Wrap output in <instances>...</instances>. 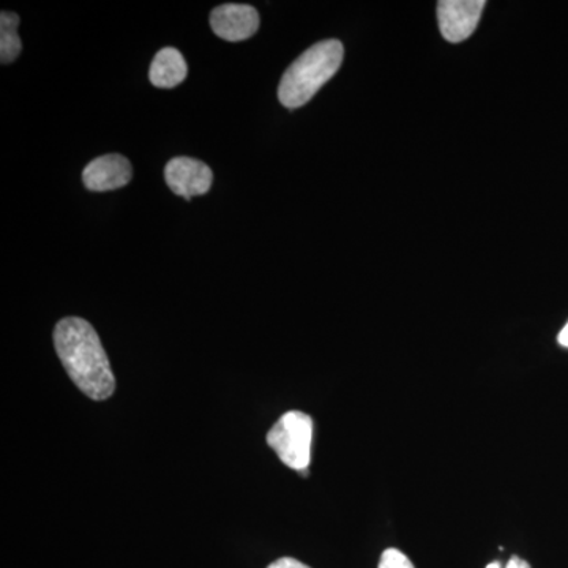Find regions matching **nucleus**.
Here are the masks:
<instances>
[{
    "label": "nucleus",
    "mask_w": 568,
    "mask_h": 568,
    "mask_svg": "<svg viewBox=\"0 0 568 568\" xmlns=\"http://www.w3.org/2000/svg\"><path fill=\"white\" fill-rule=\"evenodd\" d=\"M55 353L71 381L95 402L115 390L114 373L95 328L81 317H65L54 328Z\"/></svg>",
    "instance_id": "obj_1"
},
{
    "label": "nucleus",
    "mask_w": 568,
    "mask_h": 568,
    "mask_svg": "<svg viewBox=\"0 0 568 568\" xmlns=\"http://www.w3.org/2000/svg\"><path fill=\"white\" fill-rule=\"evenodd\" d=\"M345 55L342 41L324 40L313 44L284 71L278 99L284 108L295 110L308 103L321 88L334 78Z\"/></svg>",
    "instance_id": "obj_2"
},
{
    "label": "nucleus",
    "mask_w": 568,
    "mask_h": 568,
    "mask_svg": "<svg viewBox=\"0 0 568 568\" xmlns=\"http://www.w3.org/2000/svg\"><path fill=\"white\" fill-rule=\"evenodd\" d=\"M267 444L283 465L306 474L312 462V417L301 410H290L272 426L267 433Z\"/></svg>",
    "instance_id": "obj_3"
},
{
    "label": "nucleus",
    "mask_w": 568,
    "mask_h": 568,
    "mask_svg": "<svg viewBox=\"0 0 568 568\" xmlns=\"http://www.w3.org/2000/svg\"><path fill=\"white\" fill-rule=\"evenodd\" d=\"M487 2L484 0H440L437 20L440 33L450 43H462L476 31Z\"/></svg>",
    "instance_id": "obj_4"
},
{
    "label": "nucleus",
    "mask_w": 568,
    "mask_h": 568,
    "mask_svg": "<svg viewBox=\"0 0 568 568\" xmlns=\"http://www.w3.org/2000/svg\"><path fill=\"white\" fill-rule=\"evenodd\" d=\"M164 179L171 192L186 201L193 196L209 193L212 189L213 173L207 164L189 156H175L164 168Z\"/></svg>",
    "instance_id": "obj_5"
},
{
    "label": "nucleus",
    "mask_w": 568,
    "mask_h": 568,
    "mask_svg": "<svg viewBox=\"0 0 568 568\" xmlns=\"http://www.w3.org/2000/svg\"><path fill=\"white\" fill-rule=\"evenodd\" d=\"M260 13L244 3H224L211 13L212 31L226 41H244L260 29Z\"/></svg>",
    "instance_id": "obj_6"
},
{
    "label": "nucleus",
    "mask_w": 568,
    "mask_h": 568,
    "mask_svg": "<svg viewBox=\"0 0 568 568\" xmlns=\"http://www.w3.org/2000/svg\"><path fill=\"white\" fill-rule=\"evenodd\" d=\"M132 164L119 153L99 156L82 171V182L91 192H111V190L122 189L132 181Z\"/></svg>",
    "instance_id": "obj_7"
},
{
    "label": "nucleus",
    "mask_w": 568,
    "mask_h": 568,
    "mask_svg": "<svg viewBox=\"0 0 568 568\" xmlns=\"http://www.w3.org/2000/svg\"><path fill=\"white\" fill-rule=\"evenodd\" d=\"M186 74H189V67L181 51L175 48H163L153 58L149 80L155 88L173 89L185 81Z\"/></svg>",
    "instance_id": "obj_8"
},
{
    "label": "nucleus",
    "mask_w": 568,
    "mask_h": 568,
    "mask_svg": "<svg viewBox=\"0 0 568 568\" xmlns=\"http://www.w3.org/2000/svg\"><path fill=\"white\" fill-rule=\"evenodd\" d=\"M20 17L13 11L3 10L0 14V61L3 65L17 61L22 50L21 39L18 36Z\"/></svg>",
    "instance_id": "obj_9"
},
{
    "label": "nucleus",
    "mask_w": 568,
    "mask_h": 568,
    "mask_svg": "<svg viewBox=\"0 0 568 568\" xmlns=\"http://www.w3.org/2000/svg\"><path fill=\"white\" fill-rule=\"evenodd\" d=\"M379 568H416L406 555L399 549L388 548L383 552L379 560Z\"/></svg>",
    "instance_id": "obj_10"
},
{
    "label": "nucleus",
    "mask_w": 568,
    "mask_h": 568,
    "mask_svg": "<svg viewBox=\"0 0 568 568\" xmlns=\"http://www.w3.org/2000/svg\"><path fill=\"white\" fill-rule=\"evenodd\" d=\"M267 568H312L302 564L301 560L293 558H282L275 560L274 564H271Z\"/></svg>",
    "instance_id": "obj_11"
},
{
    "label": "nucleus",
    "mask_w": 568,
    "mask_h": 568,
    "mask_svg": "<svg viewBox=\"0 0 568 568\" xmlns=\"http://www.w3.org/2000/svg\"><path fill=\"white\" fill-rule=\"evenodd\" d=\"M504 568H530V566L526 560L518 558V556H514V558L508 560L507 566Z\"/></svg>",
    "instance_id": "obj_12"
},
{
    "label": "nucleus",
    "mask_w": 568,
    "mask_h": 568,
    "mask_svg": "<svg viewBox=\"0 0 568 568\" xmlns=\"http://www.w3.org/2000/svg\"><path fill=\"white\" fill-rule=\"evenodd\" d=\"M558 342L560 346L568 347V323L566 324V327L560 331Z\"/></svg>",
    "instance_id": "obj_13"
},
{
    "label": "nucleus",
    "mask_w": 568,
    "mask_h": 568,
    "mask_svg": "<svg viewBox=\"0 0 568 568\" xmlns=\"http://www.w3.org/2000/svg\"><path fill=\"white\" fill-rule=\"evenodd\" d=\"M487 568H503V567H500L499 562H491V564H488Z\"/></svg>",
    "instance_id": "obj_14"
}]
</instances>
